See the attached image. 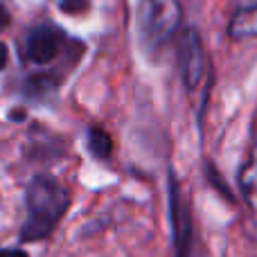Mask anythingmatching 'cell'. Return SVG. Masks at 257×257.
<instances>
[{"mask_svg": "<svg viewBox=\"0 0 257 257\" xmlns=\"http://www.w3.org/2000/svg\"><path fill=\"white\" fill-rule=\"evenodd\" d=\"M70 208V190L52 174H36L25 187V221L18 230L21 244L50 239Z\"/></svg>", "mask_w": 257, "mask_h": 257, "instance_id": "1", "label": "cell"}, {"mask_svg": "<svg viewBox=\"0 0 257 257\" xmlns=\"http://www.w3.org/2000/svg\"><path fill=\"white\" fill-rule=\"evenodd\" d=\"M183 30V9L178 0H140L138 32L145 50L158 52Z\"/></svg>", "mask_w": 257, "mask_h": 257, "instance_id": "2", "label": "cell"}, {"mask_svg": "<svg viewBox=\"0 0 257 257\" xmlns=\"http://www.w3.org/2000/svg\"><path fill=\"white\" fill-rule=\"evenodd\" d=\"M167 212H169V228H172V244L174 257H192L194 255V217L192 205L185 196L181 181L169 169L167 183Z\"/></svg>", "mask_w": 257, "mask_h": 257, "instance_id": "3", "label": "cell"}, {"mask_svg": "<svg viewBox=\"0 0 257 257\" xmlns=\"http://www.w3.org/2000/svg\"><path fill=\"white\" fill-rule=\"evenodd\" d=\"M176 43V61L178 72H181V81L185 86L187 93L196 90L203 81L205 75V50L201 34L194 27H183L174 39Z\"/></svg>", "mask_w": 257, "mask_h": 257, "instance_id": "4", "label": "cell"}, {"mask_svg": "<svg viewBox=\"0 0 257 257\" xmlns=\"http://www.w3.org/2000/svg\"><path fill=\"white\" fill-rule=\"evenodd\" d=\"M68 45V34L54 23H41L32 27L23 39V57L36 66L52 63Z\"/></svg>", "mask_w": 257, "mask_h": 257, "instance_id": "5", "label": "cell"}, {"mask_svg": "<svg viewBox=\"0 0 257 257\" xmlns=\"http://www.w3.org/2000/svg\"><path fill=\"white\" fill-rule=\"evenodd\" d=\"M228 36L235 41L257 39V3L241 5L228 23Z\"/></svg>", "mask_w": 257, "mask_h": 257, "instance_id": "6", "label": "cell"}, {"mask_svg": "<svg viewBox=\"0 0 257 257\" xmlns=\"http://www.w3.org/2000/svg\"><path fill=\"white\" fill-rule=\"evenodd\" d=\"M63 75L61 72H54V70H48V72H34L30 75L25 81H23V95L30 99H45L48 95H52L54 90L59 88L61 84Z\"/></svg>", "mask_w": 257, "mask_h": 257, "instance_id": "7", "label": "cell"}, {"mask_svg": "<svg viewBox=\"0 0 257 257\" xmlns=\"http://www.w3.org/2000/svg\"><path fill=\"white\" fill-rule=\"evenodd\" d=\"M86 147H88V154L93 156L99 163H108L113 156V138L111 133H106L102 126H88L86 131Z\"/></svg>", "mask_w": 257, "mask_h": 257, "instance_id": "8", "label": "cell"}, {"mask_svg": "<svg viewBox=\"0 0 257 257\" xmlns=\"http://www.w3.org/2000/svg\"><path fill=\"white\" fill-rule=\"evenodd\" d=\"M237 183H239V190L244 192V196H250L253 190L257 187V142L250 147L248 158H246L244 165H241Z\"/></svg>", "mask_w": 257, "mask_h": 257, "instance_id": "9", "label": "cell"}, {"mask_svg": "<svg viewBox=\"0 0 257 257\" xmlns=\"http://www.w3.org/2000/svg\"><path fill=\"white\" fill-rule=\"evenodd\" d=\"M203 174H205V181L210 183V187H212L214 192H219V194H221L226 201H232V199H235V194H232L230 185H228V183H226V178H223V174L219 172V169H217V165H214L210 158H205Z\"/></svg>", "mask_w": 257, "mask_h": 257, "instance_id": "10", "label": "cell"}, {"mask_svg": "<svg viewBox=\"0 0 257 257\" xmlns=\"http://www.w3.org/2000/svg\"><path fill=\"white\" fill-rule=\"evenodd\" d=\"M90 7H93L90 0H59V9L63 14H68V16H81Z\"/></svg>", "mask_w": 257, "mask_h": 257, "instance_id": "11", "label": "cell"}, {"mask_svg": "<svg viewBox=\"0 0 257 257\" xmlns=\"http://www.w3.org/2000/svg\"><path fill=\"white\" fill-rule=\"evenodd\" d=\"M9 25H12V14H9L7 5H5V3H0V32H3V30H7Z\"/></svg>", "mask_w": 257, "mask_h": 257, "instance_id": "12", "label": "cell"}, {"mask_svg": "<svg viewBox=\"0 0 257 257\" xmlns=\"http://www.w3.org/2000/svg\"><path fill=\"white\" fill-rule=\"evenodd\" d=\"M0 257H30L23 248H0Z\"/></svg>", "mask_w": 257, "mask_h": 257, "instance_id": "13", "label": "cell"}, {"mask_svg": "<svg viewBox=\"0 0 257 257\" xmlns=\"http://www.w3.org/2000/svg\"><path fill=\"white\" fill-rule=\"evenodd\" d=\"M7 63H9V48L0 41V72L7 68Z\"/></svg>", "mask_w": 257, "mask_h": 257, "instance_id": "14", "label": "cell"}, {"mask_svg": "<svg viewBox=\"0 0 257 257\" xmlns=\"http://www.w3.org/2000/svg\"><path fill=\"white\" fill-rule=\"evenodd\" d=\"M16 113H12V120H25V111L23 108H14Z\"/></svg>", "mask_w": 257, "mask_h": 257, "instance_id": "15", "label": "cell"}]
</instances>
